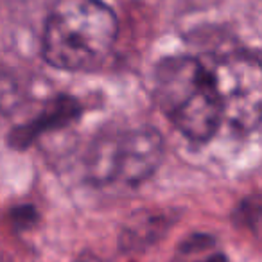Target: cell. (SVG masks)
Returning <instances> with one entry per match:
<instances>
[{"instance_id":"obj_1","label":"cell","mask_w":262,"mask_h":262,"mask_svg":"<svg viewBox=\"0 0 262 262\" xmlns=\"http://www.w3.org/2000/svg\"><path fill=\"white\" fill-rule=\"evenodd\" d=\"M119 20L102 0H54L41 33V58L63 72H94L110 58Z\"/></svg>"},{"instance_id":"obj_2","label":"cell","mask_w":262,"mask_h":262,"mask_svg":"<svg viewBox=\"0 0 262 262\" xmlns=\"http://www.w3.org/2000/svg\"><path fill=\"white\" fill-rule=\"evenodd\" d=\"M153 95L160 112L192 144H207L217 133L223 112L203 59L169 56L155 69Z\"/></svg>"},{"instance_id":"obj_3","label":"cell","mask_w":262,"mask_h":262,"mask_svg":"<svg viewBox=\"0 0 262 262\" xmlns=\"http://www.w3.org/2000/svg\"><path fill=\"white\" fill-rule=\"evenodd\" d=\"M164 160V137L153 126L104 131L90 144L84 172L95 187H139Z\"/></svg>"},{"instance_id":"obj_4","label":"cell","mask_w":262,"mask_h":262,"mask_svg":"<svg viewBox=\"0 0 262 262\" xmlns=\"http://www.w3.org/2000/svg\"><path fill=\"white\" fill-rule=\"evenodd\" d=\"M203 63L221 104L223 120L241 133H251L260 124L262 70L258 56L250 51L215 54Z\"/></svg>"},{"instance_id":"obj_5","label":"cell","mask_w":262,"mask_h":262,"mask_svg":"<svg viewBox=\"0 0 262 262\" xmlns=\"http://www.w3.org/2000/svg\"><path fill=\"white\" fill-rule=\"evenodd\" d=\"M81 113H83V106L76 97L58 95V97L47 101V104L34 115V119H29L27 122L13 127L8 142L13 149H27L47 133L63 129L79 120Z\"/></svg>"},{"instance_id":"obj_6","label":"cell","mask_w":262,"mask_h":262,"mask_svg":"<svg viewBox=\"0 0 262 262\" xmlns=\"http://www.w3.org/2000/svg\"><path fill=\"white\" fill-rule=\"evenodd\" d=\"M171 262H228V258L215 250L214 237L207 233H194L180 244L178 253Z\"/></svg>"},{"instance_id":"obj_7","label":"cell","mask_w":262,"mask_h":262,"mask_svg":"<svg viewBox=\"0 0 262 262\" xmlns=\"http://www.w3.org/2000/svg\"><path fill=\"white\" fill-rule=\"evenodd\" d=\"M24 99L22 88L11 74L0 72V115L13 113Z\"/></svg>"},{"instance_id":"obj_8","label":"cell","mask_w":262,"mask_h":262,"mask_svg":"<svg viewBox=\"0 0 262 262\" xmlns=\"http://www.w3.org/2000/svg\"><path fill=\"white\" fill-rule=\"evenodd\" d=\"M258 217H260V203H258V198L255 196L253 200H246L239 205V208L233 214V221L239 226H244L248 230H251L253 233L258 232Z\"/></svg>"},{"instance_id":"obj_9","label":"cell","mask_w":262,"mask_h":262,"mask_svg":"<svg viewBox=\"0 0 262 262\" xmlns=\"http://www.w3.org/2000/svg\"><path fill=\"white\" fill-rule=\"evenodd\" d=\"M36 219H38V214L33 205H20V207L13 208V212H11V223L15 225V228L31 226Z\"/></svg>"}]
</instances>
